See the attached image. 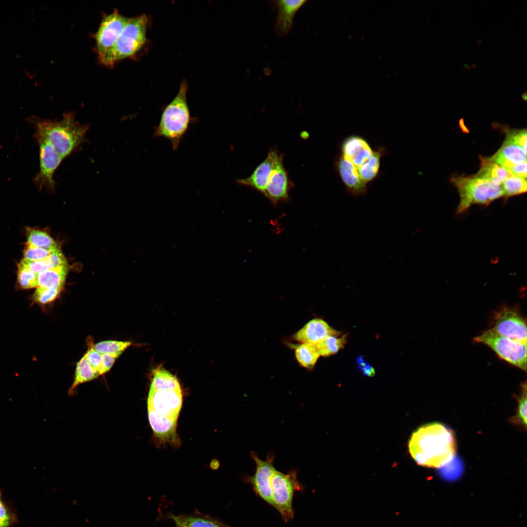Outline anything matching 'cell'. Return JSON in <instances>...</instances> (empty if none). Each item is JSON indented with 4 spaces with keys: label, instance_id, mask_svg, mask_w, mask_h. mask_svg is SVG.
<instances>
[{
    "label": "cell",
    "instance_id": "6da1fadb",
    "mask_svg": "<svg viewBox=\"0 0 527 527\" xmlns=\"http://www.w3.org/2000/svg\"><path fill=\"white\" fill-rule=\"evenodd\" d=\"M409 452L422 466L440 468L450 461L456 452L452 431L439 423L420 427L412 434L408 443Z\"/></svg>",
    "mask_w": 527,
    "mask_h": 527
},
{
    "label": "cell",
    "instance_id": "7a4b0ae2",
    "mask_svg": "<svg viewBox=\"0 0 527 527\" xmlns=\"http://www.w3.org/2000/svg\"><path fill=\"white\" fill-rule=\"evenodd\" d=\"M26 121L34 127V135L48 142L63 160L81 147L90 127L89 124L77 121L71 112L63 114L59 121L31 116Z\"/></svg>",
    "mask_w": 527,
    "mask_h": 527
},
{
    "label": "cell",
    "instance_id": "3957f363",
    "mask_svg": "<svg viewBox=\"0 0 527 527\" xmlns=\"http://www.w3.org/2000/svg\"><path fill=\"white\" fill-rule=\"evenodd\" d=\"M188 83L183 80L178 92L162 110L154 136L168 140L176 151L186 133L192 121L187 101Z\"/></svg>",
    "mask_w": 527,
    "mask_h": 527
},
{
    "label": "cell",
    "instance_id": "277c9868",
    "mask_svg": "<svg viewBox=\"0 0 527 527\" xmlns=\"http://www.w3.org/2000/svg\"><path fill=\"white\" fill-rule=\"evenodd\" d=\"M148 18L141 15L128 18L122 32L111 49L99 59L106 66H113L117 61L136 55L146 41Z\"/></svg>",
    "mask_w": 527,
    "mask_h": 527
},
{
    "label": "cell",
    "instance_id": "5b68a950",
    "mask_svg": "<svg viewBox=\"0 0 527 527\" xmlns=\"http://www.w3.org/2000/svg\"><path fill=\"white\" fill-rule=\"evenodd\" d=\"M451 181L457 188L460 196L458 214L464 213L472 205H488L503 197L501 185H495L476 174L453 177Z\"/></svg>",
    "mask_w": 527,
    "mask_h": 527
},
{
    "label": "cell",
    "instance_id": "8992f818",
    "mask_svg": "<svg viewBox=\"0 0 527 527\" xmlns=\"http://www.w3.org/2000/svg\"><path fill=\"white\" fill-rule=\"evenodd\" d=\"M297 474L295 469L287 473L276 470L271 477L272 507L286 523L294 518L292 503L295 492L303 489V486L298 481Z\"/></svg>",
    "mask_w": 527,
    "mask_h": 527
},
{
    "label": "cell",
    "instance_id": "52a82bcc",
    "mask_svg": "<svg viewBox=\"0 0 527 527\" xmlns=\"http://www.w3.org/2000/svg\"><path fill=\"white\" fill-rule=\"evenodd\" d=\"M473 340L488 346L500 359L527 371V343L502 336L491 328L475 337Z\"/></svg>",
    "mask_w": 527,
    "mask_h": 527
},
{
    "label": "cell",
    "instance_id": "ba28073f",
    "mask_svg": "<svg viewBox=\"0 0 527 527\" xmlns=\"http://www.w3.org/2000/svg\"><path fill=\"white\" fill-rule=\"evenodd\" d=\"M33 137L39 145L40 157L39 171L34 177L33 182L39 190L44 188L54 192L56 186L54 175L63 159L46 140L38 136Z\"/></svg>",
    "mask_w": 527,
    "mask_h": 527
},
{
    "label": "cell",
    "instance_id": "9c48e42d",
    "mask_svg": "<svg viewBox=\"0 0 527 527\" xmlns=\"http://www.w3.org/2000/svg\"><path fill=\"white\" fill-rule=\"evenodd\" d=\"M492 328L498 334L513 340L527 343L526 320L515 308L503 307L495 312Z\"/></svg>",
    "mask_w": 527,
    "mask_h": 527
},
{
    "label": "cell",
    "instance_id": "30bf717a",
    "mask_svg": "<svg viewBox=\"0 0 527 527\" xmlns=\"http://www.w3.org/2000/svg\"><path fill=\"white\" fill-rule=\"evenodd\" d=\"M128 18L115 11L104 17L95 34L96 50L100 59L114 45Z\"/></svg>",
    "mask_w": 527,
    "mask_h": 527
},
{
    "label": "cell",
    "instance_id": "8fae6325",
    "mask_svg": "<svg viewBox=\"0 0 527 527\" xmlns=\"http://www.w3.org/2000/svg\"><path fill=\"white\" fill-rule=\"evenodd\" d=\"M251 457L256 464L255 472L253 476H247L246 481L252 486L258 496L272 506L270 480L276 470L273 464L274 457L270 454L266 460H263L254 452H251Z\"/></svg>",
    "mask_w": 527,
    "mask_h": 527
},
{
    "label": "cell",
    "instance_id": "7c38bea8",
    "mask_svg": "<svg viewBox=\"0 0 527 527\" xmlns=\"http://www.w3.org/2000/svg\"><path fill=\"white\" fill-rule=\"evenodd\" d=\"M182 402L181 389L158 391L149 389L148 408L161 415L178 419Z\"/></svg>",
    "mask_w": 527,
    "mask_h": 527
},
{
    "label": "cell",
    "instance_id": "4fadbf2b",
    "mask_svg": "<svg viewBox=\"0 0 527 527\" xmlns=\"http://www.w3.org/2000/svg\"><path fill=\"white\" fill-rule=\"evenodd\" d=\"M284 155L277 149H271L266 158L254 169L250 176L237 180L238 183L250 187L264 194L273 170L283 162Z\"/></svg>",
    "mask_w": 527,
    "mask_h": 527
},
{
    "label": "cell",
    "instance_id": "5bb4252c",
    "mask_svg": "<svg viewBox=\"0 0 527 527\" xmlns=\"http://www.w3.org/2000/svg\"><path fill=\"white\" fill-rule=\"evenodd\" d=\"M292 187L288 173L283 162L280 163L272 172L264 193L274 205L289 199V192Z\"/></svg>",
    "mask_w": 527,
    "mask_h": 527
},
{
    "label": "cell",
    "instance_id": "9a60e30c",
    "mask_svg": "<svg viewBox=\"0 0 527 527\" xmlns=\"http://www.w3.org/2000/svg\"><path fill=\"white\" fill-rule=\"evenodd\" d=\"M339 334L338 331L332 328L324 320L315 318L296 332L292 339L300 344L316 346L329 335Z\"/></svg>",
    "mask_w": 527,
    "mask_h": 527
},
{
    "label": "cell",
    "instance_id": "2e32d148",
    "mask_svg": "<svg viewBox=\"0 0 527 527\" xmlns=\"http://www.w3.org/2000/svg\"><path fill=\"white\" fill-rule=\"evenodd\" d=\"M341 151L342 156L357 167L366 162L373 152L368 142L356 135L349 136L344 141Z\"/></svg>",
    "mask_w": 527,
    "mask_h": 527
},
{
    "label": "cell",
    "instance_id": "e0dca14e",
    "mask_svg": "<svg viewBox=\"0 0 527 527\" xmlns=\"http://www.w3.org/2000/svg\"><path fill=\"white\" fill-rule=\"evenodd\" d=\"M306 1L305 0L276 1L277 13L274 30L278 36L283 37L289 33L296 14Z\"/></svg>",
    "mask_w": 527,
    "mask_h": 527
},
{
    "label": "cell",
    "instance_id": "ac0fdd59",
    "mask_svg": "<svg viewBox=\"0 0 527 527\" xmlns=\"http://www.w3.org/2000/svg\"><path fill=\"white\" fill-rule=\"evenodd\" d=\"M337 167L341 180L347 190L354 196L365 194L367 184L361 178L357 167L342 156L339 159Z\"/></svg>",
    "mask_w": 527,
    "mask_h": 527
},
{
    "label": "cell",
    "instance_id": "d6986e66",
    "mask_svg": "<svg viewBox=\"0 0 527 527\" xmlns=\"http://www.w3.org/2000/svg\"><path fill=\"white\" fill-rule=\"evenodd\" d=\"M483 158L509 170L514 165L527 161V152L518 145L504 142L493 155Z\"/></svg>",
    "mask_w": 527,
    "mask_h": 527
},
{
    "label": "cell",
    "instance_id": "ffe728a7",
    "mask_svg": "<svg viewBox=\"0 0 527 527\" xmlns=\"http://www.w3.org/2000/svg\"><path fill=\"white\" fill-rule=\"evenodd\" d=\"M149 424L156 437L164 441H177V419L161 415L148 408Z\"/></svg>",
    "mask_w": 527,
    "mask_h": 527
},
{
    "label": "cell",
    "instance_id": "44dd1931",
    "mask_svg": "<svg viewBox=\"0 0 527 527\" xmlns=\"http://www.w3.org/2000/svg\"><path fill=\"white\" fill-rule=\"evenodd\" d=\"M169 518L182 527H229L218 520L201 514L175 515L171 514Z\"/></svg>",
    "mask_w": 527,
    "mask_h": 527
},
{
    "label": "cell",
    "instance_id": "7402d4cb",
    "mask_svg": "<svg viewBox=\"0 0 527 527\" xmlns=\"http://www.w3.org/2000/svg\"><path fill=\"white\" fill-rule=\"evenodd\" d=\"M476 174L496 185H501L504 181L512 175L509 170L487 161L483 157H481V167Z\"/></svg>",
    "mask_w": 527,
    "mask_h": 527
},
{
    "label": "cell",
    "instance_id": "603a6c76",
    "mask_svg": "<svg viewBox=\"0 0 527 527\" xmlns=\"http://www.w3.org/2000/svg\"><path fill=\"white\" fill-rule=\"evenodd\" d=\"M152 374L150 389L157 391L181 389L176 377L162 367L155 368Z\"/></svg>",
    "mask_w": 527,
    "mask_h": 527
},
{
    "label": "cell",
    "instance_id": "cb8c5ba5",
    "mask_svg": "<svg viewBox=\"0 0 527 527\" xmlns=\"http://www.w3.org/2000/svg\"><path fill=\"white\" fill-rule=\"evenodd\" d=\"M67 272V265L45 270L38 274V286L62 288Z\"/></svg>",
    "mask_w": 527,
    "mask_h": 527
},
{
    "label": "cell",
    "instance_id": "d4e9b609",
    "mask_svg": "<svg viewBox=\"0 0 527 527\" xmlns=\"http://www.w3.org/2000/svg\"><path fill=\"white\" fill-rule=\"evenodd\" d=\"M295 350L298 363L303 367L312 369L316 365L320 355L315 346L304 344L291 345Z\"/></svg>",
    "mask_w": 527,
    "mask_h": 527
},
{
    "label": "cell",
    "instance_id": "484cf974",
    "mask_svg": "<svg viewBox=\"0 0 527 527\" xmlns=\"http://www.w3.org/2000/svg\"><path fill=\"white\" fill-rule=\"evenodd\" d=\"M384 152V150L382 148L373 151L369 160L362 165L357 167L361 178L365 183L372 181L377 176L380 169L381 157Z\"/></svg>",
    "mask_w": 527,
    "mask_h": 527
},
{
    "label": "cell",
    "instance_id": "4316f807",
    "mask_svg": "<svg viewBox=\"0 0 527 527\" xmlns=\"http://www.w3.org/2000/svg\"><path fill=\"white\" fill-rule=\"evenodd\" d=\"M99 375V372L91 366L83 356L77 364L74 380L69 390V393H73L80 385L94 380Z\"/></svg>",
    "mask_w": 527,
    "mask_h": 527
},
{
    "label": "cell",
    "instance_id": "83f0119b",
    "mask_svg": "<svg viewBox=\"0 0 527 527\" xmlns=\"http://www.w3.org/2000/svg\"><path fill=\"white\" fill-rule=\"evenodd\" d=\"M27 243L33 246L53 250L59 248L57 243L47 233L35 229H27Z\"/></svg>",
    "mask_w": 527,
    "mask_h": 527
},
{
    "label": "cell",
    "instance_id": "f1b7e54d",
    "mask_svg": "<svg viewBox=\"0 0 527 527\" xmlns=\"http://www.w3.org/2000/svg\"><path fill=\"white\" fill-rule=\"evenodd\" d=\"M331 335L316 346L320 356L326 357L337 353L343 348L346 342L345 335Z\"/></svg>",
    "mask_w": 527,
    "mask_h": 527
},
{
    "label": "cell",
    "instance_id": "f546056e",
    "mask_svg": "<svg viewBox=\"0 0 527 527\" xmlns=\"http://www.w3.org/2000/svg\"><path fill=\"white\" fill-rule=\"evenodd\" d=\"M503 197L506 198L520 195L526 192L527 179L511 175L502 183Z\"/></svg>",
    "mask_w": 527,
    "mask_h": 527
},
{
    "label": "cell",
    "instance_id": "4dcf8cb0",
    "mask_svg": "<svg viewBox=\"0 0 527 527\" xmlns=\"http://www.w3.org/2000/svg\"><path fill=\"white\" fill-rule=\"evenodd\" d=\"M131 344L129 341L106 340L95 344L93 347L101 354H110L120 356Z\"/></svg>",
    "mask_w": 527,
    "mask_h": 527
},
{
    "label": "cell",
    "instance_id": "1f68e13d",
    "mask_svg": "<svg viewBox=\"0 0 527 527\" xmlns=\"http://www.w3.org/2000/svg\"><path fill=\"white\" fill-rule=\"evenodd\" d=\"M464 468V464L461 459L454 456L450 461L440 467L438 473L445 480L453 481L461 476Z\"/></svg>",
    "mask_w": 527,
    "mask_h": 527
},
{
    "label": "cell",
    "instance_id": "d6a6232c",
    "mask_svg": "<svg viewBox=\"0 0 527 527\" xmlns=\"http://www.w3.org/2000/svg\"><path fill=\"white\" fill-rule=\"evenodd\" d=\"M17 281L21 289H30L38 286V274L30 271L20 264L18 265Z\"/></svg>",
    "mask_w": 527,
    "mask_h": 527
},
{
    "label": "cell",
    "instance_id": "836d02e7",
    "mask_svg": "<svg viewBox=\"0 0 527 527\" xmlns=\"http://www.w3.org/2000/svg\"><path fill=\"white\" fill-rule=\"evenodd\" d=\"M62 288H45L38 286L33 295L34 300L40 304H45L52 302L58 296Z\"/></svg>",
    "mask_w": 527,
    "mask_h": 527
},
{
    "label": "cell",
    "instance_id": "e575fe53",
    "mask_svg": "<svg viewBox=\"0 0 527 527\" xmlns=\"http://www.w3.org/2000/svg\"><path fill=\"white\" fill-rule=\"evenodd\" d=\"M516 415L513 418V421L516 424L523 425L525 427L527 426V385L526 383L522 384L521 386V392L519 398Z\"/></svg>",
    "mask_w": 527,
    "mask_h": 527
},
{
    "label": "cell",
    "instance_id": "d590c367",
    "mask_svg": "<svg viewBox=\"0 0 527 527\" xmlns=\"http://www.w3.org/2000/svg\"><path fill=\"white\" fill-rule=\"evenodd\" d=\"M504 142L518 145L527 152V130L508 129L506 133Z\"/></svg>",
    "mask_w": 527,
    "mask_h": 527
},
{
    "label": "cell",
    "instance_id": "8d00e7d4",
    "mask_svg": "<svg viewBox=\"0 0 527 527\" xmlns=\"http://www.w3.org/2000/svg\"><path fill=\"white\" fill-rule=\"evenodd\" d=\"M52 250L38 247L26 243L23 252L24 259L29 261L44 260L49 257Z\"/></svg>",
    "mask_w": 527,
    "mask_h": 527
},
{
    "label": "cell",
    "instance_id": "74e56055",
    "mask_svg": "<svg viewBox=\"0 0 527 527\" xmlns=\"http://www.w3.org/2000/svg\"><path fill=\"white\" fill-rule=\"evenodd\" d=\"M17 521L15 513L2 500L0 491V527H12Z\"/></svg>",
    "mask_w": 527,
    "mask_h": 527
},
{
    "label": "cell",
    "instance_id": "f35d334b",
    "mask_svg": "<svg viewBox=\"0 0 527 527\" xmlns=\"http://www.w3.org/2000/svg\"><path fill=\"white\" fill-rule=\"evenodd\" d=\"M30 271L39 274L45 270L53 268L48 258L40 261H29L23 259L20 263Z\"/></svg>",
    "mask_w": 527,
    "mask_h": 527
},
{
    "label": "cell",
    "instance_id": "ab89813d",
    "mask_svg": "<svg viewBox=\"0 0 527 527\" xmlns=\"http://www.w3.org/2000/svg\"><path fill=\"white\" fill-rule=\"evenodd\" d=\"M83 357L91 366L99 373L101 365L102 354L92 346L88 349Z\"/></svg>",
    "mask_w": 527,
    "mask_h": 527
},
{
    "label": "cell",
    "instance_id": "60d3db41",
    "mask_svg": "<svg viewBox=\"0 0 527 527\" xmlns=\"http://www.w3.org/2000/svg\"><path fill=\"white\" fill-rule=\"evenodd\" d=\"M120 356L114 354H102L101 365L99 370L100 375H103L109 371L112 368L116 359Z\"/></svg>",
    "mask_w": 527,
    "mask_h": 527
},
{
    "label": "cell",
    "instance_id": "b9f144b4",
    "mask_svg": "<svg viewBox=\"0 0 527 527\" xmlns=\"http://www.w3.org/2000/svg\"><path fill=\"white\" fill-rule=\"evenodd\" d=\"M48 259L53 268L67 265L66 260L59 248L53 250Z\"/></svg>",
    "mask_w": 527,
    "mask_h": 527
},
{
    "label": "cell",
    "instance_id": "7bdbcfd3",
    "mask_svg": "<svg viewBox=\"0 0 527 527\" xmlns=\"http://www.w3.org/2000/svg\"><path fill=\"white\" fill-rule=\"evenodd\" d=\"M359 370L364 375L368 377H372L375 374L374 368L364 359L363 356H359L356 360Z\"/></svg>",
    "mask_w": 527,
    "mask_h": 527
},
{
    "label": "cell",
    "instance_id": "ee69618b",
    "mask_svg": "<svg viewBox=\"0 0 527 527\" xmlns=\"http://www.w3.org/2000/svg\"><path fill=\"white\" fill-rule=\"evenodd\" d=\"M510 173L517 177L527 179V161L516 164L509 170Z\"/></svg>",
    "mask_w": 527,
    "mask_h": 527
},
{
    "label": "cell",
    "instance_id": "f6af8a7d",
    "mask_svg": "<svg viewBox=\"0 0 527 527\" xmlns=\"http://www.w3.org/2000/svg\"><path fill=\"white\" fill-rule=\"evenodd\" d=\"M522 98H523V100H524L525 101H526V100H527V93L525 92L522 95Z\"/></svg>",
    "mask_w": 527,
    "mask_h": 527
},
{
    "label": "cell",
    "instance_id": "bcb514c9",
    "mask_svg": "<svg viewBox=\"0 0 527 527\" xmlns=\"http://www.w3.org/2000/svg\"><path fill=\"white\" fill-rule=\"evenodd\" d=\"M176 527H181V526H179V525H178L177 524H176Z\"/></svg>",
    "mask_w": 527,
    "mask_h": 527
}]
</instances>
